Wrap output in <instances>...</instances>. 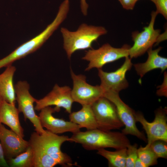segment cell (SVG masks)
Listing matches in <instances>:
<instances>
[{
	"label": "cell",
	"mask_w": 167,
	"mask_h": 167,
	"mask_svg": "<svg viewBox=\"0 0 167 167\" xmlns=\"http://www.w3.org/2000/svg\"><path fill=\"white\" fill-rule=\"evenodd\" d=\"M69 118L70 121L77 124L80 128H85L87 130L97 128L91 105H82L80 110L70 113Z\"/></svg>",
	"instance_id": "19"
},
{
	"label": "cell",
	"mask_w": 167,
	"mask_h": 167,
	"mask_svg": "<svg viewBox=\"0 0 167 167\" xmlns=\"http://www.w3.org/2000/svg\"><path fill=\"white\" fill-rule=\"evenodd\" d=\"M148 147L158 158H167V142L157 140L152 142Z\"/></svg>",
	"instance_id": "23"
},
{
	"label": "cell",
	"mask_w": 167,
	"mask_h": 167,
	"mask_svg": "<svg viewBox=\"0 0 167 167\" xmlns=\"http://www.w3.org/2000/svg\"><path fill=\"white\" fill-rule=\"evenodd\" d=\"M123 8L127 10H132L137 2V0H118Z\"/></svg>",
	"instance_id": "26"
},
{
	"label": "cell",
	"mask_w": 167,
	"mask_h": 167,
	"mask_svg": "<svg viewBox=\"0 0 167 167\" xmlns=\"http://www.w3.org/2000/svg\"><path fill=\"white\" fill-rule=\"evenodd\" d=\"M60 109L51 106L42 109L39 114V118L42 126L53 133L58 134L66 132L73 134L80 131L79 126L70 121H66L62 119L55 118L52 115L59 112Z\"/></svg>",
	"instance_id": "14"
},
{
	"label": "cell",
	"mask_w": 167,
	"mask_h": 167,
	"mask_svg": "<svg viewBox=\"0 0 167 167\" xmlns=\"http://www.w3.org/2000/svg\"><path fill=\"white\" fill-rule=\"evenodd\" d=\"M16 100L18 104V110L22 113L24 119H29L33 124L36 132L42 134L46 132L40 122L39 116L36 114L33 104L37 99L30 94V86L28 83L24 81H18L14 86Z\"/></svg>",
	"instance_id": "8"
},
{
	"label": "cell",
	"mask_w": 167,
	"mask_h": 167,
	"mask_svg": "<svg viewBox=\"0 0 167 167\" xmlns=\"http://www.w3.org/2000/svg\"><path fill=\"white\" fill-rule=\"evenodd\" d=\"M9 166L5 157L2 147L0 142V167H7Z\"/></svg>",
	"instance_id": "28"
},
{
	"label": "cell",
	"mask_w": 167,
	"mask_h": 167,
	"mask_svg": "<svg viewBox=\"0 0 167 167\" xmlns=\"http://www.w3.org/2000/svg\"><path fill=\"white\" fill-rule=\"evenodd\" d=\"M167 113L166 108L161 107L155 111L154 120L149 122L142 113L135 112L136 122L142 125L147 135V144L145 147H149L152 142L157 140L167 142Z\"/></svg>",
	"instance_id": "9"
},
{
	"label": "cell",
	"mask_w": 167,
	"mask_h": 167,
	"mask_svg": "<svg viewBox=\"0 0 167 167\" xmlns=\"http://www.w3.org/2000/svg\"><path fill=\"white\" fill-rule=\"evenodd\" d=\"M138 145L136 143L129 144L126 148V167H134L135 162L138 158Z\"/></svg>",
	"instance_id": "24"
},
{
	"label": "cell",
	"mask_w": 167,
	"mask_h": 167,
	"mask_svg": "<svg viewBox=\"0 0 167 167\" xmlns=\"http://www.w3.org/2000/svg\"><path fill=\"white\" fill-rule=\"evenodd\" d=\"M130 47L128 45H125L121 48H116L106 43L98 49H89L82 58L89 62L85 71L95 68L101 69L106 64L128 57Z\"/></svg>",
	"instance_id": "5"
},
{
	"label": "cell",
	"mask_w": 167,
	"mask_h": 167,
	"mask_svg": "<svg viewBox=\"0 0 167 167\" xmlns=\"http://www.w3.org/2000/svg\"><path fill=\"white\" fill-rule=\"evenodd\" d=\"M158 14L156 11H152L151 20L148 26L144 27L140 32L136 31L132 32L131 37L134 44L129 49V56L131 59L142 55L152 48L155 43L158 42L161 30L155 29L154 28Z\"/></svg>",
	"instance_id": "6"
},
{
	"label": "cell",
	"mask_w": 167,
	"mask_h": 167,
	"mask_svg": "<svg viewBox=\"0 0 167 167\" xmlns=\"http://www.w3.org/2000/svg\"><path fill=\"white\" fill-rule=\"evenodd\" d=\"M73 82L71 95L74 102L82 105H92L100 98L103 96L105 91L100 85L95 86L88 83L86 77L82 75H76L71 69Z\"/></svg>",
	"instance_id": "10"
},
{
	"label": "cell",
	"mask_w": 167,
	"mask_h": 167,
	"mask_svg": "<svg viewBox=\"0 0 167 167\" xmlns=\"http://www.w3.org/2000/svg\"><path fill=\"white\" fill-rule=\"evenodd\" d=\"M138 157L146 167L156 165L158 158L149 147L141 146L138 149Z\"/></svg>",
	"instance_id": "22"
},
{
	"label": "cell",
	"mask_w": 167,
	"mask_h": 167,
	"mask_svg": "<svg viewBox=\"0 0 167 167\" xmlns=\"http://www.w3.org/2000/svg\"><path fill=\"white\" fill-rule=\"evenodd\" d=\"M2 101H3V100H2V99L0 97V105H1V103H2Z\"/></svg>",
	"instance_id": "31"
},
{
	"label": "cell",
	"mask_w": 167,
	"mask_h": 167,
	"mask_svg": "<svg viewBox=\"0 0 167 167\" xmlns=\"http://www.w3.org/2000/svg\"><path fill=\"white\" fill-rule=\"evenodd\" d=\"M138 0H137V1H138Z\"/></svg>",
	"instance_id": "32"
},
{
	"label": "cell",
	"mask_w": 167,
	"mask_h": 167,
	"mask_svg": "<svg viewBox=\"0 0 167 167\" xmlns=\"http://www.w3.org/2000/svg\"><path fill=\"white\" fill-rule=\"evenodd\" d=\"M73 134L70 137L71 142L81 144L88 150L107 148L118 149L127 148L131 144L126 135L122 132L105 131L97 128Z\"/></svg>",
	"instance_id": "2"
},
{
	"label": "cell",
	"mask_w": 167,
	"mask_h": 167,
	"mask_svg": "<svg viewBox=\"0 0 167 167\" xmlns=\"http://www.w3.org/2000/svg\"><path fill=\"white\" fill-rule=\"evenodd\" d=\"M11 167H33V154L30 146L23 152L6 161Z\"/></svg>",
	"instance_id": "21"
},
{
	"label": "cell",
	"mask_w": 167,
	"mask_h": 167,
	"mask_svg": "<svg viewBox=\"0 0 167 167\" xmlns=\"http://www.w3.org/2000/svg\"><path fill=\"white\" fill-rule=\"evenodd\" d=\"M80 3L81 11L84 15L86 16L87 15L88 5L86 0H80Z\"/></svg>",
	"instance_id": "29"
},
{
	"label": "cell",
	"mask_w": 167,
	"mask_h": 167,
	"mask_svg": "<svg viewBox=\"0 0 167 167\" xmlns=\"http://www.w3.org/2000/svg\"><path fill=\"white\" fill-rule=\"evenodd\" d=\"M97 129L105 131L119 129L124 126L114 105L103 96L91 105Z\"/></svg>",
	"instance_id": "7"
},
{
	"label": "cell",
	"mask_w": 167,
	"mask_h": 167,
	"mask_svg": "<svg viewBox=\"0 0 167 167\" xmlns=\"http://www.w3.org/2000/svg\"><path fill=\"white\" fill-rule=\"evenodd\" d=\"M63 38V48L68 58L78 50L92 48V44L101 36L107 33L102 26L88 25L83 23L75 31H71L64 28L60 30Z\"/></svg>",
	"instance_id": "3"
},
{
	"label": "cell",
	"mask_w": 167,
	"mask_h": 167,
	"mask_svg": "<svg viewBox=\"0 0 167 167\" xmlns=\"http://www.w3.org/2000/svg\"><path fill=\"white\" fill-rule=\"evenodd\" d=\"M125 58L122 65L116 71L108 72L101 68L98 69V75L101 79L100 85L105 92H111L119 93L127 88L129 83L126 78V72L131 69L132 63L131 59L128 57Z\"/></svg>",
	"instance_id": "12"
},
{
	"label": "cell",
	"mask_w": 167,
	"mask_h": 167,
	"mask_svg": "<svg viewBox=\"0 0 167 167\" xmlns=\"http://www.w3.org/2000/svg\"><path fill=\"white\" fill-rule=\"evenodd\" d=\"M71 90L68 86L60 87L55 84L47 95L40 99H37L35 110L39 111L45 107L54 105L58 108H63L70 114L71 112L72 105L74 102Z\"/></svg>",
	"instance_id": "13"
},
{
	"label": "cell",
	"mask_w": 167,
	"mask_h": 167,
	"mask_svg": "<svg viewBox=\"0 0 167 167\" xmlns=\"http://www.w3.org/2000/svg\"><path fill=\"white\" fill-rule=\"evenodd\" d=\"M103 97L109 100L115 105L120 119L125 126L122 132L126 135H131L145 142L147 141L144 134L137 127L135 117V112L122 100L119 93L105 92Z\"/></svg>",
	"instance_id": "11"
},
{
	"label": "cell",
	"mask_w": 167,
	"mask_h": 167,
	"mask_svg": "<svg viewBox=\"0 0 167 167\" xmlns=\"http://www.w3.org/2000/svg\"><path fill=\"white\" fill-rule=\"evenodd\" d=\"M134 167H146V166L138 157L135 162Z\"/></svg>",
	"instance_id": "30"
},
{
	"label": "cell",
	"mask_w": 167,
	"mask_h": 167,
	"mask_svg": "<svg viewBox=\"0 0 167 167\" xmlns=\"http://www.w3.org/2000/svg\"><path fill=\"white\" fill-rule=\"evenodd\" d=\"M162 47H159L157 49L152 50V48L147 51L148 58L143 63L133 64L135 69L140 79L147 72L157 69H160L163 72L167 68V58L159 54Z\"/></svg>",
	"instance_id": "16"
},
{
	"label": "cell",
	"mask_w": 167,
	"mask_h": 167,
	"mask_svg": "<svg viewBox=\"0 0 167 167\" xmlns=\"http://www.w3.org/2000/svg\"><path fill=\"white\" fill-rule=\"evenodd\" d=\"M164 79L162 84L160 86V88L158 90L156 93L159 96H167V74L165 72Z\"/></svg>",
	"instance_id": "27"
},
{
	"label": "cell",
	"mask_w": 167,
	"mask_h": 167,
	"mask_svg": "<svg viewBox=\"0 0 167 167\" xmlns=\"http://www.w3.org/2000/svg\"><path fill=\"white\" fill-rule=\"evenodd\" d=\"M0 141L7 160L25 151L30 146L29 141L0 123Z\"/></svg>",
	"instance_id": "15"
},
{
	"label": "cell",
	"mask_w": 167,
	"mask_h": 167,
	"mask_svg": "<svg viewBox=\"0 0 167 167\" xmlns=\"http://www.w3.org/2000/svg\"><path fill=\"white\" fill-rule=\"evenodd\" d=\"M155 5L156 11L167 19V0H150Z\"/></svg>",
	"instance_id": "25"
},
{
	"label": "cell",
	"mask_w": 167,
	"mask_h": 167,
	"mask_svg": "<svg viewBox=\"0 0 167 167\" xmlns=\"http://www.w3.org/2000/svg\"><path fill=\"white\" fill-rule=\"evenodd\" d=\"M16 67L9 65L0 74V97L6 102L15 104L16 97L13 78Z\"/></svg>",
	"instance_id": "18"
},
{
	"label": "cell",
	"mask_w": 167,
	"mask_h": 167,
	"mask_svg": "<svg viewBox=\"0 0 167 167\" xmlns=\"http://www.w3.org/2000/svg\"><path fill=\"white\" fill-rule=\"evenodd\" d=\"M126 148L111 151L102 148L97 150V153L108 161L109 167H125L126 157Z\"/></svg>",
	"instance_id": "20"
},
{
	"label": "cell",
	"mask_w": 167,
	"mask_h": 167,
	"mask_svg": "<svg viewBox=\"0 0 167 167\" xmlns=\"http://www.w3.org/2000/svg\"><path fill=\"white\" fill-rule=\"evenodd\" d=\"M19 113L15 104L2 101L0 106V123L6 125L11 130L24 138V131L19 118Z\"/></svg>",
	"instance_id": "17"
},
{
	"label": "cell",
	"mask_w": 167,
	"mask_h": 167,
	"mask_svg": "<svg viewBox=\"0 0 167 167\" xmlns=\"http://www.w3.org/2000/svg\"><path fill=\"white\" fill-rule=\"evenodd\" d=\"M62 22L60 18L55 17L52 22L39 35L22 44L8 55L0 59V69L12 65L15 61L37 50L49 39Z\"/></svg>",
	"instance_id": "4"
},
{
	"label": "cell",
	"mask_w": 167,
	"mask_h": 167,
	"mask_svg": "<svg viewBox=\"0 0 167 167\" xmlns=\"http://www.w3.org/2000/svg\"><path fill=\"white\" fill-rule=\"evenodd\" d=\"M33 154V167H53L59 165L71 167L73 164L71 157L61 150L62 144L71 142L70 137L59 135L46 130L39 134L33 132L28 141Z\"/></svg>",
	"instance_id": "1"
}]
</instances>
